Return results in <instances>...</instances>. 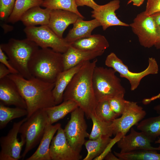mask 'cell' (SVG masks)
<instances>
[{"label":"cell","instance_id":"cell-1","mask_svg":"<svg viewBox=\"0 0 160 160\" xmlns=\"http://www.w3.org/2000/svg\"><path fill=\"white\" fill-rule=\"evenodd\" d=\"M97 60L83 62L81 68L74 75L65 90L63 101H74L84 111L87 119L95 115L97 102L93 84L92 75Z\"/></svg>","mask_w":160,"mask_h":160},{"label":"cell","instance_id":"cell-2","mask_svg":"<svg viewBox=\"0 0 160 160\" xmlns=\"http://www.w3.org/2000/svg\"><path fill=\"white\" fill-rule=\"evenodd\" d=\"M7 76L15 84L26 102L27 119L39 110L56 105L52 93L55 83L46 82L34 77L27 79L19 74Z\"/></svg>","mask_w":160,"mask_h":160},{"label":"cell","instance_id":"cell-3","mask_svg":"<svg viewBox=\"0 0 160 160\" xmlns=\"http://www.w3.org/2000/svg\"><path fill=\"white\" fill-rule=\"evenodd\" d=\"M28 68L33 77L55 83L58 75L64 70L63 54L50 48L39 49L29 60Z\"/></svg>","mask_w":160,"mask_h":160},{"label":"cell","instance_id":"cell-4","mask_svg":"<svg viewBox=\"0 0 160 160\" xmlns=\"http://www.w3.org/2000/svg\"><path fill=\"white\" fill-rule=\"evenodd\" d=\"M34 42L27 38L18 40L12 38L0 47L7 56L12 66L19 74L27 79L33 77L29 72L28 63L31 57L39 49Z\"/></svg>","mask_w":160,"mask_h":160},{"label":"cell","instance_id":"cell-5","mask_svg":"<svg viewBox=\"0 0 160 160\" xmlns=\"http://www.w3.org/2000/svg\"><path fill=\"white\" fill-rule=\"evenodd\" d=\"M116 72L111 68L95 67L92 81L94 92L97 103L108 100L119 95H124L126 91Z\"/></svg>","mask_w":160,"mask_h":160},{"label":"cell","instance_id":"cell-6","mask_svg":"<svg viewBox=\"0 0 160 160\" xmlns=\"http://www.w3.org/2000/svg\"><path fill=\"white\" fill-rule=\"evenodd\" d=\"M51 124L45 109L36 112L21 125L19 133L25 140V145L21 155L24 158L42 138L48 127Z\"/></svg>","mask_w":160,"mask_h":160},{"label":"cell","instance_id":"cell-7","mask_svg":"<svg viewBox=\"0 0 160 160\" xmlns=\"http://www.w3.org/2000/svg\"><path fill=\"white\" fill-rule=\"evenodd\" d=\"M148 63V65L145 70L140 72L135 73L129 70L128 66L114 52L109 54L105 61V64L107 66L113 69L119 73L120 77L129 81L131 91L137 88L141 81L145 76L158 73L159 66L156 59L153 57H149Z\"/></svg>","mask_w":160,"mask_h":160},{"label":"cell","instance_id":"cell-8","mask_svg":"<svg viewBox=\"0 0 160 160\" xmlns=\"http://www.w3.org/2000/svg\"><path fill=\"white\" fill-rule=\"evenodd\" d=\"M24 31L27 38L42 48H50L63 54L70 46L64 38L60 37L48 25L26 27Z\"/></svg>","mask_w":160,"mask_h":160},{"label":"cell","instance_id":"cell-9","mask_svg":"<svg viewBox=\"0 0 160 160\" xmlns=\"http://www.w3.org/2000/svg\"><path fill=\"white\" fill-rule=\"evenodd\" d=\"M85 113L78 107L71 113L69 120L64 129L67 141L74 150L80 153L82 146L89 134L87 132V125Z\"/></svg>","mask_w":160,"mask_h":160},{"label":"cell","instance_id":"cell-10","mask_svg":"<svg viewBox=\"0 0 160 160\" xmlns=\"http://www.w3.org/2000/svg\"><path fill=\"white\" fill-rule=\"evenodd\" d=\"M27 119L26 117L14 122L7 135L1 137L0 160H18L22 157L21 152L25 144V140L23 137L20 136L21 141H19L17 136L20 127Z\"/></svg>","mask_w":160,"mask_h":160},{"label":"cell","instance_id":"cell-11","mask_svg":"<svg viewBox=\"0 0 160 160\" xmlns=\"http://www.w3.org/2000/svg\"><path fill=\"white\" fill-rule=\"evenodd\" d=\"M129 25L142 46L147 48L154 46L157 37V26L151 16L146 15L143 11Z\"/></svg>","mask_w":160,"mask_h":160},{"label":"cell","instance_id":"cell-12","mask_svg":"<svg viewBox=\"0 0 160 160\" xmlns=\"http://www.w3.org/2000/svg\"><path fill=\"white\" fill-rule=\"evenodd\" d=\"M146 114V111L137 102L127 100L121 117L111 122L113 135L121 133L122 136L126 135L132 127L137 124Z\"/></svg>","mask_w":160,"mask_h":160},{"label":"cell","instance_id":"cell-13","mask_svg":"<svg viewBox=\"0 0 160 160\" xmlns=\"http://www.w3.org/2000/svg\"><path fill=\"white\" fill-rule=\"evenodd\" d=\"M49 154L51 160H79L82 159L80 153L76 151L69 144L64 129L61 126L52 140Z\"/></svg>","mask_w":160,"mask_h":160},{"label":"cell","instance_id":"cell-14","mask_svg":"<svg viewBox=\"0 0 160 160\" xmlns=\"http://www.w3.org/2000/svg\"><path fill=\"white\" fill-rule=\"evenodd\" d=\"M120 4L119 0H113L104 5H100L97 9L91 11V17L98 21L103 30L112 26H129L116 16L115 11L119 8Z\"/></svg>","mask_w":160,"mask_h":160},{"label":"cell","instance_id":"cell-15","mask_svg":"<svg viewBox=\"0 0 160 160\" xmlns=\"http://www.w3.org/2000/svg\"><path fill=\"white\" fill-rule=\"evenodd\" d=\"M148 138L143 133L135 131L133 127L131 128L130 133L121 137L117 142L120 153H128L138 150H160L159 147L152 146Z\"/></svg>","mask_w":160,"mask_h":160},{"label":"cell","instance_id":"cell-16","mask_svg":"<svg viewBox=\"0 0 160 160\" xmlns=\"http://www.w3.org/2000/svg\"><path fill=\"white\" fill-rule=\"evenodd\" d=\"M0 102L26 109V102L15 82L7 76L0 79Z\"/></svg>","mask_w":160,"mask_h":160},{"label":"cell","instance_id":"cell-17","mask_svg":"<svg viewBox=\"0 0 160 160\" xmlns=\"http://www.w3.org/2000/svg\"><path fill=\"white\" fill-rule=\"evenodd\" d=\"M80 18H82L71 11L60 9H51L48 25L58 36L63 38V33L67 27Z\"/></svg>","mask_w":160,"mask_h":160},{"label":"cell","instance_id":"cell-18","mask_svg":"<svg viewBox=\"0 0 160 160\" xmlns=\"http://www.w3.org/2000/svg\"><path fill=\"white\" fill-rule=\"evenodd\" d=\"M104 52L81 50L70 45L67 50L62 54L64 70L70 69L81 63L94 59L102 55Z\"/></svg>","mask_w":160,"mask_h":160},{"label":"cell","instance_id":"cell-19","mask_svg":"<svg viewBox=\"0 0 160 160\" xmlns=\"http://www.w3.org/2000/svg\"><path fill=\"white\" fill-rule=\"evenodd\" d=\"M83 19L81 18L78 19L73 24V27L70 29L64 38L70 45L76 40L90 36L94 29L101 26L100 23L95 19L88 21Z\"/></svg>","mask_w":160,"mask_h":160},{"label":"cell","instance_id":"cell-20","mask_svg":"<svg viewBox=\"0 0 160 160\" xmlns=\"http://www.w3.org/2000/svg\"><path fill=\"white\" fill-rule=\"evenodd\" d=\"M83 63L63 70L57 76L52 90L56 105L59 104L63 101V96L65 90L73 76L81 68Z\"/></svg>","mask_w":160,"mask_h":160},{"label":"cell","instance_id":"cell-21","mask_svg":"<svg viewBox=\"0 0 160 160\" xmlns=\"http://www.w3.org/2000/svg\"><path fill=\"white\" fill-rule=\"evenodd\" d=\"M61 124H50L47 127L41 138L39 145L35 152L26 160H51L49 148L54 136Z\"/></svg>","mask_w":160,"mask_h":160},{"label":"cell","instance_id":"cell-22","mask_svg":"<svg viewBox=\"0 0 160 160\" xmlns=\"http://www.w3.org/2000/svg\"><path fill=\"white\" fill-rule=\"evenodd\" d=\"M51 9L41 8L36 6L28 10L22 15L20 20L26 27L36 25H48L49 24Z\"/></svg>","mask_w":160,"mask_h":160},{"label":"cell","instance_id":"cell-23","mask_svg":"<svg viewBox=\"0 0 160 160\" xmlns=\"http://www.w3.org/2000/svg\"><path fill=\"white\" fill-rule=\"evenodd\" d=\"M70 45L81 50L105 51L109 47V44L104 36L97 34L76 40Z\"/></svg>","mask_w":160,"mask_h":160},{"label":"cell","instance_id":"cell-24","mask_svg":"<svg viewBox=\"0 0 160 160\" xmlns=\"http://www.w3.org/2000/svg\"><path fill=\"white\" fill-rule=\"evenodd\" d=\"M78 105L76 103L71 100L63 101L60 104L45 109L51 124L57 122L71 113Z\"/></svg>","mask_w":160,"mask_h":160},{"label":"cell","instance_id":"cell-25","mask_svg":"<svg viewBox=\"0 0 160 160\" xmlns=\"http://www.w3.org/2000/svg\"><path fill=\"white\" fill-rule=\"evenodd\" d=\"M112 139L108 136H102L94 140H86L84 145L87 154L83 160H92L99 156L104 151Z\"/></svg>","mask_w":160,"mask_h":160},{"label":"cell","instance_id":"cell-26","mask_svg":"<svg viewBox=\"0 0 160 160\" xmlns=\"http://www.w3.org/2000/svg\"><path fill=\"white\" fill-rule=\"evenodd\" d=\"M137 128L153 142L160 136V115L142 120Z\"/></svg>","mask_w":160,"mask_h":160},{"label":"cell","instance_id":"cell-27","mask_svg":"<svg viewBox=\"0 0 160 160\" xmlns=\"http://www.w3.org/2000/svg\"><path fill=\"white\" fill-rule=\"evenodd\" d=\"M43 0H15L12 13L8 21L14 23L20 20L23 14L28 10L36 6H41Z\"/></svg>","mask_w":160,"mask_h":160},{"label":"cell","instance_id":"cell-28","mask_svg":"<svg viewBox=\"0 0 160 160\" xmlns=\"http://www.w3.org/2000/svg\"><path fill=\"white\" fill-rule=\"evenodd\" d=\"M114 153L120 160H160V153L154 150H138L124 153L114 151Z\"/></svg>","mask_w":160,"mask_h":160},{"label":"cell","instance_id":"cell-29","mask_svg":"<svg viewBox=\"0 0 160 160\" xmlns=\"http://www.w3.org/2000/svg\"><path fill=\"white\" fill-rule=\"evenodd\" d=\"M26 109L18 107L10 108L0 102V129L4 128L12 119L27 116Z\"/></svg>","mask_w":160,"mask_h":160},{"label":"cell","instance_id":"cell-30","mask_svg":"<svg viewBox=\"0 0 160 160\" xmlns=\"http://www.w3.org/2000/svg\"><path fill=\"white\" fill-rule=\"evenodd\" d=\"M90 119L92 122L93 126L88 137L89 139H95L104 136L111 137L113 135L111 125V122L103 121L94 114L91 116Z\"/></svg>","mask_w":160,"mask_h":160},{"label":"cell","instance_id":"cell-31","mask_svg":"<svg viewBox=\"0 0 160 160\" xmlns=\"http://www.w3.org/2000/svg\"><path fill=\"white\" fill-rule=\"evenodd\" d=\"M41 6L50 9L68 11L75 13L83 19L84 18L79 12L75 0H43Z\"/></svg>","mask_w":160,"mask_h":160},{"label":"cell","instance_id":"cell-32","mask_svg":"<svg viewBox=\"0 0 160 160\" xmlns=\"http://www.w3.org/2000/svg\"><path fill=\"white\" fill-rule=\"evenodd\" d=\"M95 115L100 119L107 122H111L119 116L111 109L108 100L97 103Z\"/></svg>","mask_w":160,"mask_h":160},{"label":"cell","instance_id":"cell-33","mask_svg":"<svg viewBox=\"0 0 160 160\" xmlns=\"http://www.w3.org/2000/svg\"><path fill=\"white\" fill-rule=\"evenodd\" d=\"M124 95H119L111 98L108 100L111 108L119 116L123 112L127 100L124 99Z\"/></svg>","mask_w":160,"mask_h":160},{"label":"cell","instance_id":"cell-34","mask_svg":"<svg viewBox=\"0 0 160 160\" xmlns=\"http://www.w3.org/2000/svg\"><path fill=\"white\" fill-rule=\"evenodd\" d=\"M15 1L13 0H0V17L1 20H7L13 11Z\"/></svg>","mask_w":160,"mask_h":160},{"label":"cell","instance_id":"cell-35","mask_svg":"<svg viewBox=\"0 0 160 160\" xmlns=\"http://www.w3.org/2000/svg\"><path fill=\"white\" fill-rule=\"evenodd\" d=\"M159 12H160V0H147L144 11L145 14L150 16Z\"/></svg>","mask_w":160,"mask_h":160},{"label":"cell","instance_id":"cell-36","mask_svg":"<svg viewBox=\"0 0 160 160\" xmlns=\"http://www.w3.org/2000/svg\"><path fill=\"white\" fill-rule=\"evenodd\" d=\"M5 53L0 47V62L4 65L10 71L11 74H19L18 71L11 65Z\"/></svg>","mask_w":160,"mask_h":160},{"label":"cell","instance_id":"cell-37","mask_svg":"<svg viewBox=\"0 0 160 160\" xmlns=\"http://www.w3.org/2000/svg\"><path fill=\"white\" fill-rule=\"evenodd\" d=\"M75 1L77 7L86 6L92 8L93 10H95L100 6V5L97 4L93 0H75Z\"/></svg>","mask_w":160,"mask_h":160},{"label":"cell","instance_id":"cell-38","mask_svg":"<svg viewBox=\"0 0 160 160\" xmlns=\"http://www.w3.org/2000/svg\"><path fill=\"white\" fill-rule=\"evenodd\" d=\"M11 74L9 70L3 64L0 63V79Z\"/></svg>","mask_w":160,"mask_h":160},{"label":"cell","instance_id":"cell-39","mask_svg":"<svg viewBox=\"0 0 160 160\" xmlns=\"http://www.w3.org/2000/svg\"><path fill=\"white\" fill-rule=\"evenodd\" d=\"M157 37L154 46L157 49H160V25L157 26Z\"/></svg>","mask_w":160,"mask_h":160},{"label":"cell","instance_id":"cell-40","mask_svg":"<svg viewBox=\"0 0 160 160\" xmlns=\"http://www.w3.org/2000/svg\"><path fill=\"white\" fill-rule=\"evenodd\" d=\"M153 17L157 26L160 25V12L151 15Z\"/></svg>","mask_w":160,"mask_h":160},{"label":"cell","instance_id":"cell-41","mask_svg":"<svg viewBox=\"0 0 160 160\" xmlns=\"http://www.w3.org/2000/svg\"><path fill=\"white\" fill-rule=\"evenodd\" d=\"M104 159L106 160H120L117 156L111 151L106 155Z\"/></svg>","mask_w":160,"mask_h":160},{"label":"cell","instance_id":"cell-42","mask_svg":"<svg viewBox=\"0 0 160 160\" xmlns=\"http://www.w3.org/2000/svg\"><path fill=\"white\" fill-rule=\"evenodd\" d=\"M145 0H129L127 2L128 4L132 2H133V5L137 7L140 6L143 3Z\"/></svg>","mask_w":160,"mask_h":160},{"label":"cell","instance_id":"cell-43","mask_svg":"<svg viewBox=\"0 0 160 160\" xmlns=\"http://www.w3.org/2000/svg\"><path fill=\"white\" fill-rule=\"evenodd\" d=\"M153 109L158 114L160 115V104L154 106Z\"/></svg>","mask_w":160,"mask_h":160},{"label":"cell","instance_id":"cell-44","mask_svg":"<svg viewBox=\"0 0 160 160\" xmlns=\"http://www.w3.org/2000/svg\"><path fill=\"white\" fill-rule=\"evenodd\" d=\"M155 143L156 144H159V147L160 148V138H159L156 141Z\"/></svg>","mask_w":160,"mask_h":160},{"label":"cell","instance_id":"cell-45","mask_svg":"<svg viewBox=\"0 0 160 160\" xmlns=\"http://www.w3.org/2000/svg\"><path fill=\"white\" fill-rule=\"evenodd\" d=\"M13 0L15 2V0Z\"/></svg>","mask_w":160,"mask_h":160}]
</instances>
